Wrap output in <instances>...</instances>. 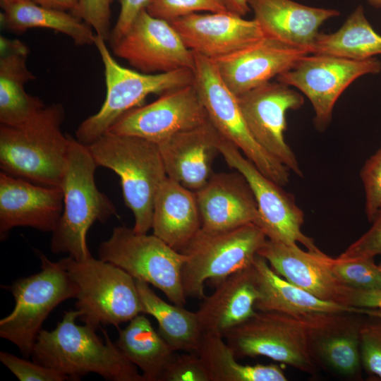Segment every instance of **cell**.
I'll use <instances>...</instances> for the list:
<instances>
[{
    "label": "cell",
    "instance_id": "1",
    "mask_svg": "<svg viewBox=\"0 0 381 381\" xmlns=\"http://www.w3.org/2000/svg\"><path fill=\"white\" fill-rule=\"evenodd\" d=\"M78 310L64 313L54 329H41L32 349L33 361L79 380L94 373L111 381H145L138 368L129 361L102 328L104 341L93 327L79 325Z\"/></svg>",
    "mask_w": 381,
    "mask_h": 381
},
{
    "label": "cell",
    "instance_id": "2",
    "mask_svg": "<svg viewBox=\"0 0 381 381\" xmlns=\"http://www.w3.org/2000/svg\"><path fill=\"white\" fill-rule=\"evenodd\" d=\"M65 110L46 106L19 126L0 125L1 171L35 184L61 188L71 135L61 130Z\"/></svg>",
    "mask_w": 381,
    "mask_h": 381
},
{
    "label": "cell",
    "instance_id": "3",
    "mask_svg": "<svg viewBox=\"0 0 381 381\" xmlns=\"http://www.w3.org/2000/svg\"><path fill=\"white\" fill-rule=\"evenodd\" d=\"M97 167L88 147L71 136L61 183L63 212L50 243L54 254L67 253L77 260L91 257L86 240L89 229L117 215L116 207L97 187Z\"/></svg>",
    "mask_w": 381,
    "mask_h": 381
},
{
    "label": "cell",
    "instance_id": "4",
    "mask_svg": "<svg viewBox=\"0 0 381 381\" xmlns=\"http://www.w3.org/2000/svg\"><path fill=\"white\" fill-rule=\"evenodd\" d=\"M87 147L97 167L119 176L124 203L134 216L133 229L147 234L152 229L156 193L167 177L159 145L107 132Z\"/></svg>",
    "mask_w": 381,
    "mask_h": 381
},
{
    "label": "cell",
    "instance_id": "5",
    "mask_svg": "<svg viewBox=\"0 0 381 381\" xmlns=\"http://www.w3.org/2000/svg\"><path fill=\"white\" fill-rule=\"evenodd\" d=\"M59 262L78 287L75 308L84 324L119 329L144 313L135 279L121 267L92 256L81 260L68 256Z\"/></svg>",
    "mask_w": 381,
    "mask_h": 381
},
{
    "label": "cell",
    "instance_id": "6",
    "mask_svg": "<svg viewBox=\"0 0 381 381\" xmlns=\"http://www.w3.org/2000/svg\"><path fill=\"white\" fill-rule=\"evenodd\" d=\"M96 47L104 65L106 97L99 110L85 119L75 131V139L90 145L105 134L125 113L140 106L151 94H162L193 83V71L181 68L147 74L121 66L113 58L106 41L95 35Z\"/></svg>",
    "mask_w": 381,
    "mask_h": 381
},
{
    "label": "cell",
    "instance_id": "7",
    "mask_svg": "<svg viewBox=\"0 0 381 381\" xmlns=\"http://www.w3.org/2000/svg\"><path fill=\"white\" fill-rule=\"evenodd\" d=\"M267 239L254 224L216 232L201 228L181 251L186 256L181 273L186 298L203 299L207 281L216 286L229 276L250 267Z\"/></svg>",
    "mask_w": 381,
    "mask_h": 381
},
{
    "label": "cell",
    "instance_id": "8",
    "mask_svg": "<svg viewBox=\"0 0 381 381\" xmlns=\"http://www.w3.org/2000/svg\"><path fill=\"white\" fill-rule=\"evenodd\" d=\"M41 270L19 278L9 290L15 301L12 312L0 320V336L29 358L42 325L61 303L76 298L78 287L59 262H52L35 250Z\"/></svg>",
    "mask_w": 381,
    "mask_h": 381
},
{
    "label": "cell",
    "instance_id": "9",
    "mask_svg": "<svg viewBox=\"0 0 381 381\" xmlns=\"http://www.w3.org/2000/svg\"><path fill=\"white\" fill-rule=\"evenodd\" d=\"M98 255L134 279L152 284L174 304L186 305L181 273L186 256L155 235L136 233L125 226L114 227L110 237L100 243Z\"/></svg>",
    "mask_w": 381,
    "mask_h": 381
},
{
    "label": "cell",
    "instance_id": "10",
    "mask_svg": "<svg viewBox=\"0 0 381 381\" xmlns=\"http://www.w3.org/2000/svg\"><path fill=\"white\" fill-rule=\"evenodd\" d=\"M236 358L265 356L315 375L305 321L277 311L256 310L224 334Z\"/></svg>",
    "mask_w": 381,
    "mask_h": 381
},
{
    "label": "cell",
    "instance_id": "11",
    "mask_svg": "<svg viewBox=\"0 0 381 381\" xmlns=\"http://www.w3.org/2000/svg\"><path fill=\"white\" fill-rule=\"evenodd\" d=\"M194 56L193 83L210 121L263 174L282 186H286L291 171L254 139L243 117L237 97L224 84L212 60L195 52Z\"/></svg>",
    "mask_w": 381,
    "mask_h": 381
},
{
    "label": "cell",
    "instance_id": "12",
    "mask_svg": "<svg viewBox=\"0 0 381 381\" xmlns=\"http://www.w3.org/2000/svg\"><path fill=\"white\" fill-rule=\"evenodd\" d=\"M380 71L381 62L375 57L355 60L310 53L278 75L277 80L306 95L314 110L315 128L324 131L331 123L334 107L343 92L357 78Z\"/></svg>",
    "mask_w": 381,
    "mask_h": 381
},
{
    "label": "cell",
    "instance_id": "13",
    "mask_svg": "<svg viewBox=\"0 0 381 381\" xmlns=\"http://www.w3.org/2000/svg\"><path fill=\"white\" fill-rule=\"evenodd\" d=\"M218 147L227 164L240 172L250 186L258 205L259 219L256 225L267 239L288 245L299 243L308 250L321 251L313 240L302 232L304 214L294 196L263 174L223 136Z\"/></svg>",
    "mask_w": 381,
    "mask_h": 381
},
{
    "label": "cell",
    "instance_id": "14",
    "mask_svg": "<svg viewBox=\"0 0 381 381\" xmlns=\"http://www.w3.org/2000/svg\"><path fill=\"white\" fill-rule=\"evenodd\" d=\"M237 97L249 131L271 155L298 176H303L299 162L284 138L286 114L304 103L303 95L279 81L267 82Z\"/></svg>",
    "mask_w": 381,
    "mask_h": 381
},
{
    "label": "cell",
    "instance_id": "15",
    "mask_svg": "<svg viewBox=\"0 0 381 381\" xmlns=\"http://www.w3.org/2000/svg\"><path fill=\"white\" fill-rule=\"evenodd\" d=\"M111 47L116 56L143 73L194 69V52L169 22L150 16L145 8Z\"/></svg>",
    "mask_w": 381,
    "mask_h": 381
},
{
    "label": "cell",
    "instance_id": "16",
    "mask_svg": "<svg viewBox=\"0 0 381 381\" xmlns=\"http://www.w3.org/2000/svg\"><path fill=\"white\" fill-rule=\"evenodd\" d=\"M207 120V112L192 83L164 92L155 101L127 111L107 132L136 136L159 144Z\"/></svg>",
    "mask_w": 381,
    "mask_h": 381
},
{
    "label": "cell",
    "instance_id": "17",
    "mask_svg": "<svg viewBox=\"0 0 381 381\" xmlns=\"http://www.w3.org/2000/svg\"><path fill=\"white\" fill-rule=\"evenodd\" d=\"M310 53L306 48L265 35L236 52L211 60L224 84L238 96L287 71Z\"/></svg>",
    "mask_w": 381,
    "mask_h": 381
},
{
    "label": "cell",
    "instance_id": "18",
    "mask_svg": "<svg viewBox=\"0 0 381 381\" xmlns=\"http://www.w3.org/2000/svg\"><path fill=\"white\" fill-rule=\"evenodd\" d=\"M365 315L325 313L303 320L307 324L310 349L317 366L344 379L361 378L360 330Z\"/></svg>",
    "mask_w": 381,
    "mask_h": 381
},
{
    "label": "cell",
    "instance_id": "19",
    "mask_svg": "<svg viewBox=\"0 0 381 381\" xmlns=\"http://www.w3.org/2000/svg\"><path fill=\"white\" fill-rule=\"evenodd\" d=\"M258 255L284 279L320 299L352 306L354 289L343 285L330 270L332 258L267 239Z\"/></svg>",
    "mask_w": 381,
    "mask_h": 381
},
{
    "label": "cell",
    "instance_id": "20",
    "mask_svg": "<svg viewBox=\"0 0 381 381\" xmlns=\"http://www.w3.org/2000/svg\"><path fill=\"white\" fill-rule=\"evenodd\" d=\"M61 188L45 186L0 173V239L18 226L53 232L64 207Z\"/></svg>",
    "mask_w": 381,
    "mask_h": 381
},
{
    "label": "cell",
    "instance_id": "21",
    "mask_svg": "<svg viewBox=\"0 0 381 381\" xmlns=\"http://www.w3.org/2000/svg\"><path fill=\"white\" fill-rule=\"evenodd\" d=\"M169 23L193 52L214 59L236 52L265 36L258 22L231 12L194 13Z\"/></svg>",
    "mask_w": 381,
    "mask_h": 381
},
{
    "label": "cell",
    "instance_id": "22",
    "mask_svg": "<svg viewBox=\"0 0 381 381\" xmlns=\"http://www.w3.org/2000/svg\"><path fill=\"white\" fill-rule=\"evenodd\" d=\"M195 195L203 230L222 231L258 222L253 191L238 171L213 173Z\"/></svg>",
    "mask_w": 381,
    "mask_h": 381
},
{
    "label": "cell",
    "instance_id": "23",
    "mask_svg": "<svg viewBox=\"0 0 381 381\" xmlns=\"http://www.w3.org/2000/svg\"><path fill=\"white\" fill-rule=\"evenodd\" d=\"M222 135L208 119L158 144L167 175L197 191L212 175V164Z\"/></svg>",
    "mask_w": 381,
    "mask_h": 381
},
{
    "label": "cell",
    "instance_id": "24",
    "mask_svg": "<svg viewBox=\"0 0 381 381\" xmlns=\"http://www.w3.org/2000/svg\"><path fill=\"white\" fill-rule=\"evenodd\" d=\"M260 291L252 265L226 278L214 291L205 296L196 311L203 333L222 337L230 329L243 322L256 312L255 305Z\"/></svg>",
    "mask_w": 381,
    "mask_h": 381
},
{
    "label": "cell",
    "instance_id": "25",
    "mask_svg": "<svg viewBox=\"0 0 381 381\" xmlns=\"http://www.w3.org/2000/svg\"><path fill=\"white\" fill-rule=\"evenodd\" d=\"M265 36L307 49L313 47L320 26L337 17L335 9L308 6L291 0H247Z\"/></svg>",
    "mask_w": 381,
    "mask_h": 381
},
{
    "label": "cell",
    "instance_id": "26",
    "mask_svg": "<svg viewBox=\"0 0 381 381\" xmlns=\"http://www.w3.org/2000/svg\"><path fill=\"white\" fill-rule=\"evenodd\" d=\"M260 291L255 308L277 311L305 320L325 313H352L372 315L377 309L345 306L319 298L277 274L267 260L257 255L253 262Z\"/></svg>",
    "mask_w": 381,
    "mask_h": 381
},
{
    "label": "cell",
    "instance_id": "27",
    "mask_svg": "<svg viewBox=\"0 0 381 381\" xmlns=\"http://www.w3.org/2000/svg\"><path fill=\"white\" fill-rule=\"evenodd\" d=\"M0 54V123L19 126L46 106L25 90V85L35 79L27 66V45L19 40L1 36Z\"/></svg>",
    "mask_w": 381,
    "mask_h": 381
},
{
    "label": "cell",
    "instance_id": "28",
    "mask_svg": "<svg viewBox=\"0 0 381 381\" xmlns=\"http://www.w3.org/2000/svg\"><path fill=\"white\" fill-rule=\"evenodd\" d=\"M201 227L195 192L167 176L154 200L153 234L181 252Z\"/></svg>",
    "mask_w": 381,
    "mask_h": 381
},
{
    "label": "cell",
    "instance_id": "29",
    "mask_svg": "<svg viewBox=\"0 0 381 381\" xmlns=\"http://www.w3.org/2000/svg\"><path fill=\"white\" fill-rule=\"evenodd\" d=\"M0 6L1 25L9 32L20 34L30 28H46L67 35L76 45L94 44L93 29L70 12L30 0H0Z\"/></svg>",
    "mask_w": 381,
    "mask_h": 381
},
{
    "label": "cell",
    "instance_id": "30",
    "mask_svg": "<svg viewBox=\"0 0 381 381\" xmlns=\"http://www.w3.org/2000/svg\"><path fill=\"white\" fill-rule=\"evenodd\" d=\"M141 313L119 328L115 342L125 357L142 371L145 381H161L174 351Z\"/></svg>",
    "mask_w": 381,
    "mask_h": 381
},
{
    "label": "cell",
    "instance_id": "31",
    "mask_svg": "<svg viewBox=\"0 0 381 381\" xmlns=\"http://www.w3.org/2000/svg\"><path fill=\"white\" fill-rule=\"evenodd\" d=\"M135 284L144 313L156 319L158 332L171 349L174 352H196L202 334L196 312L167 303L143 280L135 279Z\"/></svg>",
    "mask_w": 381,
    "mask_h": 381
},
{
    "label": "cell",
    "instance_id": "32",
    "mask_svg": "<svg viewBox=\"0 0 381 381\" xmlns=\"http://www.w3.org/2000/svg\"><path fill=\"white\" fill-rule=\"evenodd\" d=\"M217 334L203 333L196 351L210 381H286L284 370L276 364L243 365L232 349Z\"/></svg>",
    "mask_w": 381,
    "mask_h": 381
},
{
    "label": "cell",
    "instance_id": "33",
    "mask_svg": "<svg viewBox=\"0 0 381 381\" xmlns=\"http://www.w3.org/2000/svg\"><path fill=\"white\" fill-rule=\"evenodd\" d=\"M312 53L355 60L373 58L381 54V35L366 18L363 7L358 6L337 31L318 34Z\"/></svg>",
    "mask_w": 381,
    "mask_h": 381
},
{
    "label": "cell",
    "instance_id": "34",
    "mask_svg": "<svg viewBox=\"0 0 381 381\" xmlns=\"http://www.w3.org/2000/svg\"><path fill=\"white\" fill-rule=\"evenodd\" d=\"M330 270L341 284L356 290L381 289V274L374 258H331Z\"/></svg>",
    "mask_w": 381,
    "mask_h": 381
},
{
    "label": "cell",
    "instance_id": "35",
    "mask_svg": "<svg viewBox=\"0 0 381 381\" xmlns=\"http://www.w3.org/2000/svg\"><path fill=\"white\" fill-rule=\"evenodd\" d=\"M362 368L370 376L381 380V310L365 315L360 330Z\"/></svg>",
    "mask_w": 381,
    "mask_h": 381
},
{
    "label": "cell",
    "instance_id": "36",
    "mask_svg": "<svg viewBox=\"0 0 381 381\" xmlns=\"http://www.w3.org/2000/svg\"><path fill=\"white\" fill-rule=\"evenodd\" d=\"M145 9L150 16L169 23L199 11H229L223 0H150Z\"/></svg>",
    "mask_w": 381,
    "mask_h": 381
},
{
    "label": "cell",
    "instance_id": "37",
    "mask_svg": "<svg viewBox=\"0 0 381 381\" xmlns=\"http://www.w3.org/2000/svg\"><path fill=\"white\" fill-rule=\"evenodd\" d=\"M360 176L365 191V212L373 222L381 210V145L363 166Z\"/></svg>",
    "mask_w": 381,
    "mask_h": 381
},
{
    "label": "cell",
    "instance_id": "38",
    "mask_svg": "<svg viewBox=\"0 0 381 381\" xmlns=\"http://www.w3.org/2000/svg\"><path fill=\"white\" fill-rule=\"evenodd\" d=\"M0 361L20 381H64L70 378L54 370L1 351Z\"/></svg>",
    "mask_w": 381,
    "mask_h": 381
},
{
    "label": "cell",
    "instance_id": "39",
    "mask_svg": "<svg viewBox=\"0 0 381 381\" xmlns=\"http://www.w3.org/2000/svg\"><path fill=\"white\" fill-rule=\"evenodd\" d=\"M161 381H210L196 352L174 353Z\"/></svg>",
    "mask_w": 381,
    "mask_h": 381
},
{
    "label": "cell",
    "instance_id": "40",
    "mask_svg": "<svg viewBox=\"0 0 381 381\" xmlns=\"http://www.w3.org/2000/svg\"><path fill=\"white\" fill-rule=\"evenodd\" d=\"M113 0H78L75 16L87 23L95 34L108 41L111 34Z\"/></svg>",
    "mask_w": 381,
    "mask_h": 381
},
{
    "label": "cell",
    "instance_id": "41",
    "mask_svg": "<svg viewBox=\"0 0 381 381\" xmlns=\"http://www.w3.org/2000/svg\"><path fill=\"white\" fill-rule=\"evenodd\" d=\"M372 222L371 227L351 243L339 257L374 258L381 255V210Z\"/></svg>",
    "mask_w": 381,
    "mask_h": 381
},
{
    "label": "cell",
    "instance_id": "42",
    "mask_svg": "<svg viewBox=\"0 0 381 381\" xmlns=\"http://www.w3.org/2000/svg\"><path fill=\"white\" fill-rule=\"evenodd\" d=\"M150 0H119L120 12L109 38L114 44L128 30L137 15L145 9Z\"/></svg>",
    "mask_w": 381,
    "mask_h": 381
},
{
    "label": "cell",
    "instance_id": "43",
    "mask_svg": "<svg viewBox=\"0 0 381 381\" xmlns=\"http://www.w3.org/2000/svg\"><path fill=\"white\" fill-rule=\"evenodd\" d=\"M352 306L381 310V289L354 290Z\"/></svg>",
    "mask_w": 381,
    "mask_h": 381
},
{
    "label": "cell",
    "instance_id": "44",
    "mask_svg": "<svg viewBox=\"0 0 381 381\" xmlns=\"http://www.w3.org/2000/svg\"><path fill=\"white\" fill-rule=\"evenodd\" d=\"M37 4L70 12L75 15L78 8V0H30Z\"/></svg>",
    "mask_w": 381,
    "mask_h": 381
},
{
    "label": "cell",
    "instance_id": "45",
    "mask_svg": "<svg viewBox=\"0 0 381 381\" xmlns=\"http://www.w3.org/2000/svg\"><path fill=\"white\" fill-rule=\"evenodd\" d=\"M231 13L241 16H246L250 11V8L247 3V0H223Z\"/></svg>",
    "mask_w": 381,
    "mask_h": 381
},
{
    "label": "cell",
    "instance_id": "46",
    "mask_svg": "<svg viewBox=\"0 0 381 381\" xmlns=\"http://www.w3.org/2000/svg\"><path fill=\"white\" fill-rule=\"evenodd\" d=\"M368 3L376 8H381V0H368Z\"/></svg>",
    "mask_w": 381,
    "mask_h": 381
},
{
    "label": "cell",
    "instance_id": "47",
    "mask_svg": "<svg viewBox=\"0 0 381 381\" xmlns=\"http://www.w3.org/2000/svg\"><path fill=\"white\" fill-rule=\"evenodd\" d=\"M378 267H379V270H380V274H381V261H380V262L378 264Z\"/></svg>",
    "mask_w": 381,
    "mask_h": 381
}]
</instances>
